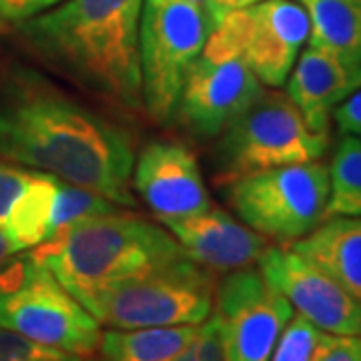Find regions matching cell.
I'll list each match as a JSON object with an SVG mask.
<instances>
[{"label":"cell","instance_id":"cell-1","mask_svg":"<svg viewBox=\"0 0 361 361\" xmlns=\"http://www.w3.org/2000/svg\"><path fill=\"white\" fill-rule=\"evenodd\" d=\"M0 157L133 207L127 130L32 71H0Z\"/></svg>","mask_w":361,"mask_h":361},{"label":"cell","instance_id":"cell-2","mask_svg":"<svg viewBox=\"0 0 361 361\" xmlns=\"http://www.w3.org/2000/svg\"><path fill=\"white\" fill-rule=\"evenodd\" d=\"M145 0H63L20 23L47 65L127 111L142 109L139 26Z\"/></svg>","mask_w":361,"mask_h":361},{"label":"cell","instance_id":"cell-3","mask_svg":"<svg viewBox=\"0 0 361 361\" xmlns=\"http://www.w3.org/2000/svg\"><path fill=\"white\" fill-rule=\"evenodd\" d=\"M30 257L90 311L106 289L187 255L165 227L115 211L59 229Z\"/></svg>","mask_w":361,"mask_h":361},{"label":"cell","instance_id":"cell-4","mask_svg":"<svg viewBox=\"0 0 361 361\" xmlns=\"http://www.w3.org/2000/svg\"><path fill=\"white\" fill-rule=\"evenodd\" d=\"M217 18L189 0H145L139 26L142 109L169 123L180 90L205 49Z\"/></svg>","mask_w":361,"mask_h":361},{"label":"cell","instance_id":"cell-5","mask_svg":"<svg viewBox=\"0 0 361 361\" xmlns=\"http://www.w3.org/2000/svg\"><path fill=\"white\" fill-rule=\"evenodd\" d=\"M327 145V135L311 129L285 92L263 89L219 135L215 167L229 183L263 169L319 161Z\"/></svg>","mask_w":361,"mask_h":361},{"label":"cell","instance_id":"cell-6","mask_svg":"<svg viewBox=\"0 0 361 361\" xmlns=\"http://www.w3.org/2000/svg\"><path fill=\"white\" fill-rule=\"evenodd\" d=\"M329 171L322 161L247 173L229 180L239 221L273 243L293 245L325 221Z\"/></svg>","mask_w":361,"mask_h":361},{"label":"cell","instance_id":"cell-7","mask_svg":"<svg viewBox=\"0 0 361 361\" xmlns=\"http://www.w3.org/2000/svg\"><path fill=\"white\" fill-rule=\"evenodd\" d=\"M213 273L180 257L106 289L90 313L109 329L201 325L215 305Z\"/></svg>","mask_w":361,"mask_h":361},{"label":"cell","instance_id":"cell-8","mask_svg":"<svg viewBox=\"0 0 361 361\" xmlns=\"http://www.w3.org/2000/svg\"><path fill=\"white\" fill-rule=\"evenodd\" d=\"M26 255L23 277L0 289V327L44 348L94 355L101 323L66 291L47 265Z\"/></svg>","mask_w":361,"mask_h":361},{"label":"cell","instance_id":"cell-9","mask_svg":"<svg viewBox=\"0 0 361 361\" xmlns=\"http://www.w3.org/2000/svg\"><path fill=\"white\" fill-rule=\"evenodd\" d=\"M215 313L227 361H269L293 307L259 269L227 273L215 291Z\"/></svg>","mask_w":361,"mask_h":361},{"label":"cell","instance_id":"cell-10","mask_svg":"<svg viewBox=\"0 0 361 361\" xmlns=\"http://www.w3.org/2000/svg\"><path fill=\"white\" fill-rule=\"evenodd\" d=\"M263 279L319 331L331 336H361V305L291 247H269L257 261Z\"/></svg>","mask_w":361,"mask_h":361},{"label":"cell","instance_id":"cell-11","mask_svg":"<svg viewBox=\"0 0 361 361\" xmlns=\"http://www.w3.org/2000/svg\"><path fill=\"white\" fill-rule=\"evenodd\" d=\"M263 85L241 56L201 52L180 90L175 116L201 139L219 137L261 94Z\"/></svg>","mask_w":361,"mask_h":361},{"label":"cell","instance_id":"cell-12","mask_svg":"<svg viewBox=\"0 0 361 361\" xmlns=\"http://www.w3.org/2000/svg\"><path fill=\"white\" fill-rule=\"evenodd\" d=\"M133 187L161 221L180 219L211 207L193 151L177 141H151L133 165Z\"/></svg>","mask_w":361,"mask_h":361},{"label":"cell","instance_id":"cell-13","mask_svg":"<svg viewBox=\"0 0 361 361\" xmlns=\"http://www.w3.org/2000/svg\"><path fill=\"white\" fill-rule=\"evenodd\" d=\"M310 39V14L295 0H263L249 6L243 61L261 85L279 89Z\"/></svg>","mask_w":361,"mask_h":361},{"label":"cell","instance_id":"cell-14","mask_svg":"<svg viewBox=\"0 0 361 361\" xmlns=\"http://www.w3.org/2000/svg\"><path fill=\"white\" fill-rule=\"evenodd\" d=\"M161 223L175 237L183 253L209 271L247 269L271 247L269 239L215 207Z\"/></svg>","mask_w":361,"mask_h":361},{"label":"cell","instance_id":"cell-15","mask_svg":"<svg viewBox=\"0 0 361 361\" xmlns=\"http://www.w3.org/2000/svg\"><path fill=\"white\" fill-rule=\"evenodd\" d=\"M285 85V94L297 104L305 123L315 133L327 135L334 109L361 87V63L307 44Z\"/></svg>","mask_w":361,"mask_h":361},{"label":"cell","instance_id":"cell-16","mask_svg":"<svg viewBox=\"0 0 361 361\" xmlns=\"http://www.w3.org/2000/svg\"><path fill=\"white\" fill-rule=\"evenodd\" d=\"M289 247L329 273L361 305V217H327Z\"/></svg>","mask_w":361,"mask_h":361},{"label":"cell","instance_id":"cell-17","mask_svg":"<svg viewBox=\"0 0 361 361\" xmlns=\"http://www.w3.org/2000/svg\"><path fill=\"white\" fill-rule=\"evenodd\" d=\"M199 325L106 329L101 334V361H173L191 345Z\"/></svg>","mask_w":361,"mask_h":361},{"label":"cell","instance_id":"cell-18","mask_svg":"<svg viewBox=\"0 0 361 361\" xmlns=\"http://www.w3.org/2000/svg\"><path fill=\"white\" fill-rule=\"evenodd\" d=\"M56 189L59 179L54 175L44 171H32L25 191L16 199L2 229L8 237L14 253L35 249L52 237V211Z\"/></svg>","mask_w":361,"mask_h":361},{"label":"cell","instance_id":"cell-19","mask_svg":"<svg viewBox=\"0 0 361 361\" xmlns=\"http://www.w3.org/2000/svg\"><path fill=\"white\" fill-rule=\"evenodd\" d=\"M310 14V42L361 63V0H299Z\"/></svg>","mask_w":361,"mask_h":361},{"label":"cell","instance_id":"cell-20","mask_svg":"<svg viewBox=\"0 0 361 361\" xmlns=\"http://www.w3.org/2000/svg\"><path fill=\"white\" fill-rule=\"evenodd\" d=\"M329 171L327 217H361V137L345 135L337 145Z\"/></svg>","mask_w":361,"mask_h":361},{"label":"cell","instance_id":"cell-21","mask_svg":"<svg viewBox=\"0 0 361 361\" xmlns=\"http://www.w3.org/2000/svg\"><path fill=\"white\" fill-rule=\"evenodd\" d=\"M116 207H118L116 203L109 201L103 195L92 193L89 189H82V187L59 179L54 211H52V235L80 219L115 213L118 211Z\"/></svg>","mask_w":361,"mask_h":361},{"label":"cell","instance_id":"cell-22","mask_svg":"<svg viewBox=\"0 0 361 361\" xmlns=\"http://www.w3.org/2000/svg\"><path fill=\"white\" fill-rule=\"evenodd\" d=\"M322 336L323 331L297 313L285 325L269 361H313Z\"/></svg>","mask_w":361,"mask_h":361},{"label":"cell","instance_id":"cell-23","mask_svg":"<svg viewBox=\"0 0 361 361\" xmlns=\"http://www.w3.org/2000/svg\"><path fill=\"white\" fill-rule=\"evenodd\" d=\"M0 361H99L92 355H77L54 348H44L26 337L0 327Z\"/></svg>","mask_w":361,"mask_h":361},{"label":"cell","instance_id":"cell-24","mask_svg":"<svg viewBox=\"0 0 361 361\" xmlns=\"http://www.w3.org/2000/svg\"><path fill=\"white\" fill-rule=\"evenodd\" d=\"M32 171L0 163V231L4 229L16 199L25 191Z\"/></svg>","mask_w":361,"mask_h":361},{"label":"cell","instance_id":"cell-25","mask_svg":"<svg viewBox=\"0 0 361 361\" xmlns=\"http://www.w3.org/2000/svg\"><path fill=\"white\" fill-rule=\"evenodd\" d=\"M313 361H361V336H331L323 331Z\"/></svg>","mask_w":361,"mask_h":361},{"label":"cell","instance_id":"cell-26","mask_svg":"<svg viewBox=\"0 0 361 361\" xmlns=\"http://www.w3.org/2000/svg\"><path fill=\"white\" fill-rule=\"evenodd\" d=\"M63 0H0V23H23Z\"/></svg>","mask_w":361,"mask_h":361},{"label":"cell","instance_id":"cell-27","mask_svg":"<svg viewBox=\"0 0 361 361\" xmlns=\"http://www.w3.org/2000/svg\"><path fill=\"white\" fill-rule=\"evenodd\" d=\"M334 121L343 135L361 137V87L334 109Z\"/></svg>","mask_w":361,"mask_h":361},{"label":"cell","instance_id":"cell-28","mask_svg":"<svg viewBox=\"0 0 361 361\" xmlns=\"http://www.w3.org/2000/svg\"><path fill=\"white\" fill-rule=\"evenodd\" d=\"M213 2V11L217 14V18H223L227 13L231 11H239V8H247V6H253L259 4L263 0H211Z\"/></svg>","mask_w":361,"mask_h":361},{"label":"cell","instance_id":"cell-29","mask_svg":"<svg viewBox=\"0 0 361 361\" xmlns=\"http://www.w3.org/2000/svg\"><path fill=\"white\" fill-rule=\"evenodd\" d=\"M14 255V249L8 241V237L4 235V231H0V267L8 261V257Z\"/></svg>","mask_w":361,"mask_h":361},{"label":"cell","instance_id":"cell-30","mask_svg":"<svg viewBox=\"0 0 361 361\" xmlns=\"http://www.w3.org/2000/svg\"><path fill=\"white\" fill-rule=\"evenodd\" d=\"M173 361H199V357H197V349H195V339L191 341V345L185 349L180 355H177Z\"/></svg>","mask_w":361,"mask_h":361},{"label":"cell","instance_id":"cell-31","mask_svg":"<svg viewBox=\"0 0 361 361\" xmlns=\"http://www.w3.org/2000/svg\"><path fill=\"white\" fill-rule=\"evenodd\" d=\"M189 2L199 4V6H203V8H207V11H211V14L217 18V14H215V11H213V2H211V0H189ZM217 23H219V18H217Z\"/></svg>","mask_w":361,"mask_h":361}]
</instances>
